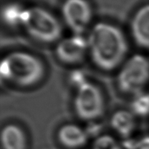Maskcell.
Returning <instances> with one entry per match:
<instances>
[{
	"label": "cell",
	"mask_w": 149,
	"mask_h": 149,
	"mask_svg": "<svg viewBox=\"0 0 149 149\" xmlns=\"http://www.w3.org/2000/svg\"><path fill=\"white\" fill-rule=\"evenodd\" d=\"M88 51L95 65L104 71H112L122 65L128 53V42L119 27L99 22L88 38Z\"/></svg>",
	"instance_id": "obj_1"
},
{
	"label": "cell",
	"mask_w": 149,
	"mask_h": 149,
	"mask_svg": "<svg viewBox=\"0 0 149 149\" xmlns=\"http://www.w3.org/2000/svg\"><path fill=\"white\" fill-rule=\"evenodd\" d=\"M131 112L136 116H149V93L143 91L133 96L131 102Z\"/></svg>",
	"instance_id": "obj_13"
},
{
	"label": "cell",
	"mask_w": 149,
	"mask_h": 149,
	"mask_svg": "<svg viewBox=\"0 0 149 149\" xmlns=\"http://www.w3.org/2000/svg\"><path fill=\"white\" fill-rule=\"evenodd\" d=\"M88 51V38L82 34H75L60 40L55 47L56 58L67 65H76L84 59Z\"/></svg>",
	"instance_id": "obj_7"
},
{
	"label": "cell",
	"mask_w": 149,
	"mask_h": 149,
	"mask_svg": "<svg viewBox=\"0 0 149 149\" xmlns=\"http://www.w3.org/2000/svg\"><path fill=\"white\" fill-rule=\"evenodd\" d=\"M123 145L126 149H149V136L137 140H131V138L125 140Z\"/></svg>",
	"instance_id": "obj_16"
},
{
	"label": "cell",
	"mask_w": 149,
	"mask_h": 149,
	"mask_svg": "<svg viewBox=\"0 0 149 149\" xmlns=\"http://www.w3.org/2000/svg\"><path fill=\"white\" fill-rule=\"evenodd\" d=\"M131 35L137 45L149 49V4L140 7L131 20Z\"/></svg>",
	"instance_id": "obj_8"
},
{
	"label": "cell",
	"mask_w": 149,
	"mask_h": 149,
	"mask_svg": "<svg viewBox=\"0 0 149 149\" xmlns=\"http://www.w3.org/2000/svg\"><path fill=\"white\" fill-rule=\"evenodd\" d=\"M104 98L101 89L88 81L76 90L74 109L76 115L84 121H96L104 111Z\"/></svg>",
	"instance_id": "obj_5"
},
{
	"label": "cell",
	"mask_w": 149,
	"mask_h": 149,
	"mask_svg": "<svg viewBox=\"0 0 149 149\" xmlns=\"http://www.w3.org/2000/svg\"><path fill=\"white\" fill-rule=\"evenodd\" d=\"M149 82V60L142 54L127 59L117 75V85L123 93L135 95L144 91Z\"/></svg>",
	"instance_id": "obj_4"
},
{
	"label": "cell",
	"mask_w": 149,
	"mask_h": 149,
	"mask_svg": "<svg viewBox=\"0 0 149 149\" xmlns=\"http://www.w3.org/2000/svg\"><path fill=\"white\" fill-rule=\"evenodd\" d=\"M112 130L124 140L130 139L136 128V116L131 111L121 109L113 113L110 119Z\"/></svg>",
	"instance_id": "obj_10"
},
{
	"label": "cell",
	"mask_w": 149,
	"mask_h": 149,
	"mask_svg": "<svg viewBox=\"0 0 149 149\" xmlns=\"http://www.w3.org/2000/svg\"><path fill=\"white\" fill-rule=\"evenodd\" d=\"M88 81L86 73L81 70H73L68 76V82L71 87L75 88L76 90Z\"/></svg>",
	"instance_id": "obj_15"
},
{
	"label": "cell",
	"mask_w": 149,
	"mask_h": 149,
	"mask_svg": "<svg viewBox=\"0 0 149 149\" xmlns=\"http://www.w3.org/2000/svg\"><path fill=\"white\" fill-rule=\"evenodd\" d=\"M61 11L65 23L75 34H82L92 18V10L87 0H65Z\"/></svg>",
	"instance_id": "obj_6"
},
{
	"label": "cell",
	"mask_w": 149,
	"mask_h": 149,
	"mask_svg": "<svg viewBox=\"0 0 149 149\" xmlns=\"http://www.w3.org/2000/svg\"><path fill=\"white\" fill-rule=\"evenodd\" d=\"M88 126L85 128V130L88 135L89 138L90 137L97 138L98 136H100L101 135V132L103 130L102 125L98 124V123H96V121L88 122Z\"/></svg>",
	"instance_id": "obj_17"
},
{
	"label": "cell",
	"mask_w": 149,
	"mask_h": 149,
	"mask_svg": "<svg viewBox=\"0 0 149 149\" xmlns=\"http://www.w3.org/2000/svg\"><path fill=\"white\" fill-rule=\"evenodd\" d=\"M1 78L19 87L37 85L45 75L43 62L35 54L25 51H13L2 59Z\"/></svg>",
	"instance_id": "obj_2"
},
{
	"label": "cell",
	"mask_w": 149,
	"mask_h": 149,
	"mask_svg": "<svg viewBox=\"0 0 149 149\" xmlns=\"http://www.w3.org/2000/svg\"><path fill=\"white\" fill-rule=\"evenodd\" d=\"M2 149H27V136L23 129L15 124L5 125L1 132Z\"/></svg>",
	"instance_id": "obj_11"
},
{
	"label": "cell",
	"mask_w": 149,
	"mask_h": 149,
	"mask_svg": "<svg viewBox=\"0 0 149 149\" xmlns=\"http://www.w3.org/2000/svg\"><path fill=\"white\" fill-rule=\"evenodd\" d=\"M27 8H24L20 4L9 3L2 10V19L10 27H17L23 24Z\"/></svg>",
	"instance_id": "obj_12"
},
{
	"label": "cell",
	"mask_w": 149,
	"mask_h": 149,
	"mask_svg": "<svg viewBox=\"0 0 149 149\" xmlns=\"http://www.w3.org/2000/svg\"><path fill=\"white\" fill-rule=\"evenodd\" d=\"M89 136L85 128L76 124H66L58 131L59 142L68 149H79L84 147Z\"/></svg>",
	"instance_id": "obj_9"
},
{
	"label": "cell",
	"mask_w": 149,
	"mask_h": 149,
	"mask_svg": "<svg viewBox=\"0 0 149 149\" xmlns=\"http://www.w3.org/2000/svg\"><path fill=\"white\" fill-rule=\"evenodd\" d=\"M93 149H122V146L114 137L104 134L95 139Z\"/></svg>",
	"instance_id": "obj_14"
},
{
	"label": "cell",
	"mask_w": 149,
	"mask_h": 149,
	"mask_svg": "<svg viewBox=\"0 0 149 149\" xmlns=\"http://www.w3.org/2000/svg\"><path fill=\"white\" fill-rule=\"evenodd\" d=\"M23 26L40 42L53 43L62 35V25L54 15L41 7L28 8Z\"/></svg>",
	"instance_id": "obj_3"
}]
</instances>
